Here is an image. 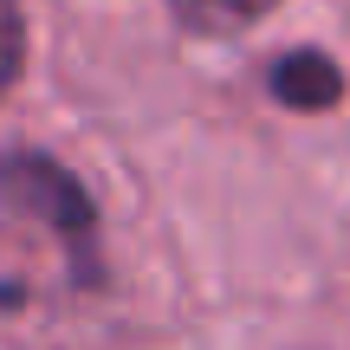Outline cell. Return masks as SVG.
<instances>
[{"label":"cell","instance_id":"1","mask_svg":"<svg viewBox=\"0 0 350 350\" xmlns=\"http://www.w3.org/2000/svg\"><path fill=\"white\" fill-rule=\"evenodd\" d=\"M0 221H33L52 247H65L72 266H85L91 253V201L46 156H0Z\"/></svg>","mask_w":350,"mask_h":350},{"label":"cell","instance_id":"2","mask_svg":"<svg viewBox=\"0 0 350 350\" xmlns=\"http://www.w3.org/2000/svg\"><path fill=\"white\" fill-rule=\"evenodd\" d=\"M273 91L279 104H299V111H331L344 98V72L325 52H292V59L273 65Z\"/></svg>","mask_w":350,"mask_h":350},{"label":"cell","instance_id":"3","mask_svg":"<svg viewBox=\"0 0 350 350\" xmlns=\"http://www.w3.org/2000/svg\"><path fill=\"white\" fill-rule=\"evenodd\" d=\"M279 0H175V20L195 33H240V26L266 20Z\"/></svg>","mask_w":350,"mask_h":350},{"label":"cell","instance_id":"4","mask_svg":"<svg viewBox=\"0 0 350 350\" xmlns=\"http://www.w3.org/2000/svg\"><path fill=\"white\" fill-rule=\"evenodd\" d=\"M20 59H26V26H20V7H13V0H0V91L13 85Z\"/></svg>","mask_w":350,"mask_h":350}]
</instances>
